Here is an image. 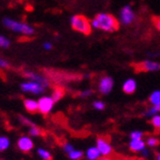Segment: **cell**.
<instances>
[{
	"label": "cell",
	"instance_id": "34",
	"mask_svg": "<svg viewBox=\"0 0 160 160\" xmlns=\"http://www.w3.org/2000/svg\"><path fill=\"white\" fill-rule=\"evenodd\" d=\"M99 160H112L110 157H101Z\"/></svg>",
	"mask_w": 160,
	"mask_h": 160
},
{
	"label": "cell",
	"instance_id": "8",
	"mask_svg": "<svg viewBox=\"0 0 160 160\" xmlns=\"http://www.w3.org/2000/svg\"><path fill=\"white\" fill-rule=\"evenodd\" d=\"M96 147L99 149L100 153H101L102 157H109L112 153V147H111V145L106 139H103V138H98Z\"/></svg>",
	"mask_w": 160,
	"mask_h": 160
},
{
	"label": "cell",
	"instance_id": "4",
	"mask_svg": "<svg viewBox=\"0 0 160 160\" xmlns=\"http://www.w3.org/2000/svg\"><path fill=\"white\" fill-rule=\"evenodd\" d=\"M133 68L137 72H149V71H159L160 70V62L155 61H149L145 60L141 62L133 63Z\"/></svg>",
	"mask_w": 160,
	"mask_h": 160
},
{
	"label": "cell",
	"instance_id": "2",
	"mask_svg": "<svg viewBox=\"0 0 160 160\" xmlns=\"http://www.w3.org/2000/svg\"><path fill=\"white\" fill-rule=\"evenodd\" d=\"M2 22L7 28L13 30V31H17V32L22 33V35L30 36V35H32V33L35 32L33 28L30 27L29 25H27V23H23V22H19V21H15V20L10 19V18H7V17L3 18Z\"/></svg>",
	"mask_w": 160,
	"mask_h": 160
},
{
	"label": "cell",
	"instance_id": "21",
	"mask_svg": "<svg viewBox=\"0 0 160 160\" xmlns=\"http://www.w3.org/2000/svg\"><path fill=\"white\" fill-rule=\"evenodd\" d=\"M143 132L140 131V130H135V131H131L130 132V140H140L142 139Z\"/></svg>",
	"mask_w": 160,
	"mask_h": 160
},
{
	"label": "cell",
	"instance_id": "1",
	"mask_svg": "<svg viewBox=\"0 0 160 160\" xmlns=\"http://www.w3.org/2000/svg\"><path fill=\"white\" fill-rule=\"evenodd\" d=\"M91 26L107 32H115L119 29V20L110 13H98L91 21Z\"/></svg>",
	"mask_w": 160,
	"mask_h": 160
},
{
	"label": "cell",
	"instance_id": "28",
	"mask_svg": "<svg viewBox=\"0 0 160 160\" xmlns=\"http://www.w3.org/2000/svg\"><path fill=\"white\" fill-rule=\"evenodd\" d=\"M29 133L31 136H39L40 133H41V131H40V129H38L37 127H31L29 129Z\"/></svg>",
	"mask_w": 160,
	"mask_h": 160
},
{
	"label": "cell",
	"instance_id": "26",
	"mask_svg": "<svg viewBox=\"0 0 160 160\" xmlns=\"http://www.w3.org/2000/svg\"><path fill=\"white\" fill-rule=\"evenodd\" d=\"M151 20H152V23L156 27V29L160 32V16H153Z\"/></svg>",
	"mask_w": 160,
	"mask_h": 160
},
{
	"label": "cell",
	"instance_id": "37",
	"mask_svg": "<svg viewBox=\"0 0 160 160\" xmlns=\"http://www.w3.org/2000/svg\"><path fill=\"white\" fill-rule=\"evenodd\" d=\"M159 131H160V129H159Z\"/></svg>",
	"mask_w": 160,
	"mask_h": 160
},
{
	"label": "cell",
	"instance_id": "13",
	"mask_svg": "<svg viewBox=\"0 0 160 160\" xmlns=\"http://www.w3.org/2000/svg\"><path fill=\"white\" fill-rule=\"evenodd\" d=\"M26 76H27L29 79H31L32 81H35V82H38L40 83L41 86H43V87H47L49 83H48V80L46 79L45 77H42V76L38 75V73H35V72H26Z\"/></svg>",
	"mask_w": 160,
	"mask_h": 160
},
{
	"label": "cell",
	"instance_id": "20",
	"mask_svg": "<svg viewBox=\"0 0 160 160\" xmlns=\"http://www.w3.org/2000/svg\"><path fill=\"white\" fill-rule=\"evenodd\" d=\"M146 143H147L148 147L150 148H155L157 147V146H159L160 141L158 138H155V137H149L147 140H146Z\"/></svg>",
	"mask_w": 160,
	"mask_h": 160
},
{
	"label": "cell",
	"instance_id": "31",
	"mask_svg": "<svg viewBox=\"0 0 160 160\" xmlns=\"http://www.w3.org/2000/svg\"><path fill=\"white\" fill-rule=\"evenodd\" d=\"M91 93H92L91 90H85V91H81V92H80V97H82V98L88 97V96H90Z\"/></svg>",
	"mask_w": 160,
	"mask_h": 160
},
{
	"label": "cell",
	"instance_id": "24",
	"mask_svg": "<svg viewBox=\"0 0 160 160\" xmlns=\"http://www.w3.org/2000/svg\"><path fill=\"white\" fill-rule=\"evenodd\" d=\"M150 122L153 126V128L156 129H160V115L153 116L151 119H150Z\"/></svg>",
	"mask_w": 160,
	"mask_h": 160
},
{
	"label": "cell",
	"instance_id": "23",
	"mask_svg": "<svg viewBox=\"0 0 160 160\" xmlns=\"http://www.w3.org/2000/svg\"><path fill=\"white\" fill-rule=\"evenodd\" d=\"M10 145V141L8 138L6 137H0V151H3L6 150Z\"/></svg>",
	"mask_w": 160,
	"mask_h": 160
},
{
	"label": "cell",
	"instance_id": "18",
	"mask_svg": "<svg viewBox=\"0 0 160 160\" xmlns=\"http://www.w3.org/2000/svg\"><path fill=\"white\" fill-rule=\"evenodd\" d=\"M143 115L149 118H152L156 115H160V106H152V107H150L149 109L146 110Z\"/></svg>",
	"mask_w": 160,
	"mask_h": 160
},
{
	"label": "cell",
	"instance_id": "5",
	"mask_svg": "<svg viewBox=\"0 0 160 160\" xmlns=\"http://www.w3.org/2000/svg\"><path fill=\"white\" fill-rule=\"evenodd\" d=\"M113 88V79L111 77H102L100 79L99 85H98V90H99L100 93L102 95H108V93L111 92V90Z\"/></svg>",
	"mask_w": 160,
	"mask_h": 160
},
{
	"label": "cell",
	"instance_id": "19",
	"mask_svg": "<svg viewBox=\"0 0 160 160\" xmlns=\"http://www.w3.org/2000/svg\"><path fill=\"white\" fill-rule=\"evenodd\" d=\"M68 156H69V158L71 160H80L81 158L83 157V152L81 151V150H72L70 153H68Z\"/></svg>",
	"mask_w": 160,
	"mask_h": 160
},
{
	"label": "cell",
	"instance_id": "7",
	"mask_svg": "<svg viewBox=\"0 0 160 160\" xmlns=\"http://www.w3.org/2000/svg\"><path fill=\"white\" fill-rule=\"evenodd\" d=\"M53 103L55 101L52 100L51 97H42L40 98L39 101H38V106H39V111L43 115H47L51 111L53 107Z\"/></svg>",
	"mask_w": 160,
	"mask_h": 160
},
{
	"label": "cell",
	"instance_id": "12",
	"mask_svg": "<svg viewBox=\"0 0 160 160\" xmlns=\"http://www.w3.org/2000/svg\"><path fill=\"white\" fill-rule=\"evenodd\" d=\"M136 89H137V83H136L135 80L131 79V78L127 79L125 82H123L122 91L125 93H127V95H132V93H135Z\"/></svg>",
	"mask_w": 160,
	"mask_h": 160
},
{
	"label": "cell",
	"instance_id": "11",
	"mask_svg": "<svg viewBox=\"0 0 160 160\" xmlns=\"http://www.w3.org/2000/svg\"><path fill=\"white\" fill-rule=\"evenodd\" d=\"M18 148L23 152H28L33 148V143L31 139L28 137H21L18 140Z\"/></svg>",
	"mask_w": 160,
	"mask_h": 160
},
{
	"label": "cell",
	"instance_id": "30",
	"mask_svg": "<svg viewBox=\"0 0 160 160\" xmlns=\"http://www.w3.org/2000/svg\"><path fill=\"white\" fill-rule=\"evenodd\" d=\"M7 67H9L8 61H6L5 59H2V58L0 57V68H7Z\"/></svg>",
	"mask_w": 160,
	"mask_h": 160
},
{
	"label": "cell",
	"instance_id": "32",
	"mask_svg": "<svg viewBox=\"0 0 160 160\" xmlns=\"http://www.w3.org/2000/svg\"><path fill=\"white\" fill-rule=\"evenodd\" d=\"M43 48L49 50V49H51V48H52V45H51L50 42H46V43H43Z\"/></svg>",
	"mask_w": 160,
	"mask_h": 160
},
{
	"label": "cell",
	"instance_id": "17",
	"mask_svg": "<svg viewBox=\"0 0 160 160\" xmlns=\"http://www.w3.org/2000/svg\"><path fill=\"white\" fill-rule=\"evenodd\" d=\"M63 95H65V90H63V88L56 87L55 89H53V91H52L51 98H52V100L56 102V101H58V100L61 99V98L63 97Z\"/></svg>",
	"mask_w": 160,
	"mask_h": 160
},
{
	"label": "cell",
	"instance_id": "6",
	"mask_svg": "<svg viewBox=\"0 0 160 160\" xmlns=\"http://www.w3.org/2000/svg\"><path fill=\"white\" fill-rule=\"evenodd\" d=\"M20 88H21L22 91L35 93V95H39V93L43 92V90H45V87H43V86H41L38 82H35V81H29V82L21 83V85H20Z\"/></svg>",
	"mask_w": 160,
	"mask_h": 160
},
{
	"label": "cell",
	"instance_id": "29",
	"mask_svg": "<svg viewBox=\"0 0 160 160\" xmlns=\"http://www.w3.org/2000/svg\"><path fill=\"white\" fill-rule=\"evenodd\" d=\"M63 150H65L67 153H70L72 150H75V148H73L72 145H70V143H65V145H63Z\"/></svg>",
	"mask_w": 160,
	"mask_h": 160
},
{
	"label": "cell",
	"instance_id": "9",
	"mask_svg": "<svg viewBox=\"0 0 160 160\" xmlns=\"http://www.w3.org/2000/svg\"><path fill=\"white\" fill-rule=\"evenodd\" d=\"M120 17H121L120 18L121 22L125 23V25H130L135 19V13H133V11L129 6H125L120 11Z\"/></svg>",
	"mask_w": 160,
	"mask_h": 160
},
{
	"label": "cell",
	"instance_id": "22",
	"mask_svg": "<svg viewBox=\"0 0 160 160\" xmlns=\"http://www.w3.org/2000/svg\"><path fill=\"white\" fill-rule=\"evenodd\" d=\"M38 155L43 160H51V155H50L49 151H47L46 149H41V148L38 149Z\"/></svg>",
	"mask_w": 160,
	"mask_h": 160
},
{
	"label": "cell",
	"instance_id": "3",
	"mask_svg": "<svg viewBox=\"0 0 160 160\" xmlns=\"http://www.w3.org/2000/svg\"><path fill=\"white\" fill-rule=\"evenodd\" d=\"M71 26L75 30L79 31V32L83 33V35H90L91 32V23L88 20V18H86L82 15H76L71 18Z\"/></svg>",
	"mask_w": 160,
	"mask_h": 160
},
{
	"label": "cell",
	"instance_id": "16",
	"mask_svg": "<svg viewBox=\"0 0 160 160\" xmlns=\"http://www.w3.org/2000/svg\"><path fill=\"white\" fill-rule=\"evenodd\" d=\"M149 102L152 106H160V90H155L150 93Z\"/></svg>",
	"mask_w": 160,
	"mask_h": 160
},
{
	"label": "cell",
	"instance_id": "25",
	"mask_svg": "<svg viewBox=\"0 0 160 160\" xmlns=\"http://www.w3.org/2000/svg\"><path fill=\"white\" fill-rule=\"evenodd\" d=\"M93 108L97 110H103L106 108V105L105 102H102V101H100V100H97V101H95V102L92 103Z\"/></svg>",
	"mask_w": 160,
	"mask_h": 160
},
{
	"label": "cell",
	"instance_id": "33",
	"mask_svg": "<svg viewBox=\"0 0 160 160\" xmlns=\"http://www.w3.org/2000/svg\"><path fill=\"white\" fill-rule=\"evenodd\" d=\"M141 155H142L143 159H146V158H147V157H149V152H148V150H147V149L143 150L142 152H141Z\"/></svg>",
	"mask_w": 160,
	"mask_h": 160
},
{
	"label": "cell",
	"instance_id": "10",
	"mask_svg": "<svg viewBox=\"0 0 160 160\" xmlns=\"http://www.w3.org/2000/svg\"><path fill=\"white\" fill-rule=\"evenodd\" d=\"M146 141L143 139L140 140H130L129 142V149L133 152H142L143 150L146 149Z\"/></svg>",
	"mask_w": 160,
	"mask_h": 160
},
{
	"label": "cell",
	"instance_id": "27",
	"mask_svg": "<svg viewBox=\"0 0 160 160\" xmlns=\"http://www.w3.org/2000/svg\"><path fill=\"white\" fill-rule=\"evenodd\" d=\"M10 46V41L7 39V38L0 36V47L2 48H8Z\"/></svg>",
	"mask_w": 160,
	"mask_h": 160
},
{
	"label": "cell",
	"instance_id": "36",
	"mask_svg": "<svg viewBox=\"0 0 160 160\" xmlns=\"http://www.w3.org/2000/svg\"><path fill=\"white\" fill-rule=\"evenodd\" d=\"M140 160H146V159H143V158H142V159H140Z\"/></svg>",
	"mask_w": 160,
	"mask_h": 160
},
{
	"label": "cell",
	"instance_id": "14",
	"mask_svg": "<svg viewBox=\"0 0 160 160\" xmlns=\"http://www.w3.org/2000/svg\"><path fill=\"white\" fill-rule=\"evenodd\" d=\"M86 157L89 160H98L102 157V156H101V153H100L99 149L97 147H90L86 151Z\"/></svg>",
	"mask_w": 160,
	"mask_h": 160
},
{
	"label": "cell",
	"instance_id": "35",
	"mask_svg": "<svg viewBox=\"0 0 160 160\" xmlns=\"http://www.w3.org/2000/svg\"><path fill=\"white\" fill-rule=\"evenodd\" d=\"M156 160H160V152L157 155V158H156Z\"/></svg>",
	"mask_w": 160,
	"mask_h": 160
},
{
	"label": "cell",
	"instance_id": "15",
	"mask_svg": "<svg viewBox=\"0 0 160 160\" xmlns=\"http://www.w3.org/2000/svg\"><path fill=\"white\" fill-rule=\"evenodd\" d=\"M23 105L27 111L29 112H36L37 110H39V106H38V101L36 100H31V99H27L23 101Z\"/></svg>",
	"mask_w": 160,
	"mask_h": 160
}]
</instances>
